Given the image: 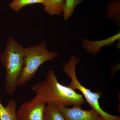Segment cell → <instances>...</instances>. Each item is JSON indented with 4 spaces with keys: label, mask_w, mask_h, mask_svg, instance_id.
Instances as JSON below:
<instances>
[{
    "label": "cell",
    "mask_w": 120,
    "mask_h": 120,
    "mask_svg": "<svg viewBox=\"0 0 120 120\" xmlns=\"http://www.w3.org/2000/svg\"><path fill=\"white\" fill-rule=\"evenodd\" d=\"M120 31L112 37L106 39L97 41H91L88 39H82V46L86 52L91 54L96 55L99 53L102 47L112 45L117 40H120Z\"/></svg>",
    "instance_id": "52a82bcc"
},
{
    "label": "cell",
    "mask_w": 120,
    "mask_h": 120,
    "mask_svg": "<svg viewBox=\"0 0 120 120\" xmlns=\"http://www.w3.org/2000/svg\"><path fill=\"white\" fill-rule=\"evenodd\" d=\"M70 58L63 68V71L71 79V82L68 86L73 90H79L91 107L104 120H120V116L110 114L101 108L99 102L102 94L101 91L92 92L90 89L86 88L80 83L76 74V68L77 64L80 62L79 58L73 54H71Z\"/></svg>",
    "instance_id": "277c9868"
},
{
    "label": "cell",
    "mask_w": 120,
    "mask_h": 120,
    "mask_svg": "<svg viewBox=\"0 0 120 120\" xmlns=\"http://www.w3.org/2000/svg\"><path fill=\"white\" fill-rule=\"evenodd\" d=\"M58 56L57 52L47 49L45 41L38 45L25 48L23 68L17 81V86H24L34 77L42 64L53 60Z\"/></svg>",
    "instance_id": "3957f363"
},
{
    "label": "cell",
    "mask_w": 120,
    "mask_h": 120,
    "mask_svg": "<svg viewBox=\"0 0 120 120\" xmlns=\"http://www.w3.org/2000/svg\"><path fill=\"white\" fill-rule=\"evenodd\" d=\"M44 120H65L64 117L56 103H46Z\"/></svg>",
    "instance_id": "8fae6325"
},
{
    "label": "cell",
    "mask_w": 120,
    "mask_h": 120,
    "mask_svg": "<svg viewBox=\"0 0 120 120\" xmlns=\"http://www.w3.org/2000/svg\"><path fill=\"white\" fill-rule=\"evenodd\" d=\"M32 89L36 94L41 96L46 103L52 102L59 106L69 107L81 106L86 102L82 95L60 83L52 69L48 71L44 81L37 82Z\"/></svg>",
    "instance_id": "6da1fadb"
},
{
    "label": "cell",
    "mask_w": 120,
    "mask_h": 120,
    "mask_svg": "<svg viewBox=\"0 0 120 120\" xmlns=\"http://www.w3.org/2000/svg\"><path fill=\"white\" fill-rule=\"evenodd\" d=\"M16 105V101L12 99L8 102L6 106H4L0 96V120H18Z\"/></svg>",
    "instance_id": "ba28073f"
},
{
    "label": "cell",
    "mask_w": 120,
    "mask_h": 120,
    "mask_svg": "<svg viewBox=\"0 0 120 120\" xmlns=\"http://www.w3.org/2000/svg\"><path fill=\"white\" fill-rule=\"evenodd\" d=\"M107 17L117 26H120V0H114L107 7Z\"/></svg>",
    "instance_id": "30bf717a"
},
{
    "label": "cell",
    "mask_w": 120,
    "mask_h": 120,
    "mask_svg": "<svg viewBox=\"0 0 120 120\" xmlns=\"http://www.w3.org/2000/svg\"><path fill=\"white\" fill-rule=\"evenodd\" d=\"M46 103L39 95L24 102L17 111L18 120H44Z\"/></svg>",
    "instance_id": "5b68a950"
},
{
    "label": "cell",
    "mask_w": 120,
    "mask_h": 120,
    "mask_svg": "<svg viewBox=\"0 0 120 120\" xmlns=\"http://www.w3.org/2000/svg\"><path fill=\"white\" fill-rule=\"evenodd\" d=\"M83 0H65L64 11L62 13L65 20H68L72 16L76 7L82 4Z\"/></svg>",
    "instance_id": "4fadbf2b"
},
{
    "label": "cell",
    "mask_w": 120,
    "mask_h": 120,
    "mask_svg": "<svg viewBox=\"0 0 120 120\" xmlns=\"http://www.w3.org/2000/svg\"><path fill=\"white\" fill-rule=\"evenodd\" d=\"M44 0H12L9 4V8L17 12L24 7L35 4H43Z\"/></svg>",
    "instance_id": "7c38bea8"
},
{
    "label": "cell",
    "mask_w": 120,
    "mask_h": 120,
    "mask_svg": "<svg viewBox=\"0 0 120 120\" xmlns=\"http://www.w3.org/2000/svg\"><path fill=\"white\" fill-rule=\"evenodd\" d=\"M65 0H44V11L50 16L61 15L64 11Z\"/></svg>",
    "instance_id": "9c48e42d"
},
{
    "label": "cell",
    "mask_w": 120,
    "mask_h": 120,
    "mask_svg": "<svg viewBox=\"0 0 120 120\" xmlns=\"http://www.w3.org/2000/svg\"><path fill=\"white\" fill-rule=\"evenodd\" d=\"M24 49L13 38L9 37L5 49L0 55V61L5 69V90L10 95L15 94L17 81L22 70Z\"/></svg>",
    "instance_id": "7a4b0ae2"
},
{
    "label": "cell",
    "mask_w": 120,
    "mask_h": 120,
    "mask_svg": "<svg viewBox=\"0 0 120 120\" xmlns=\"http://www.w3.org/2000/svg\"><path fill=\"white\" fill-rule=\"evenodd\" d=\"M58 107L65 120H104L95 110L82 109L81 105Z\"/></svg>",
    "instance_id": "8992f818"
}]
</instances>
